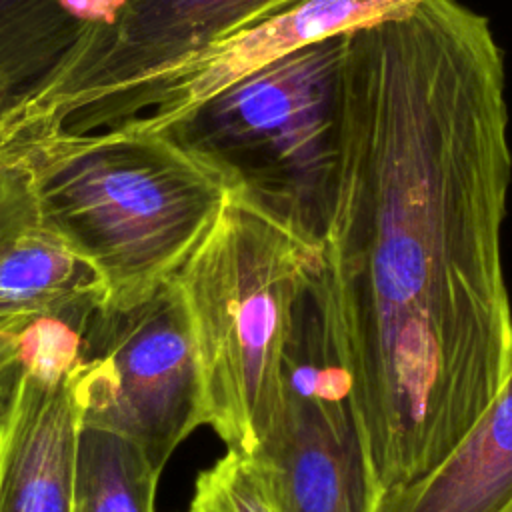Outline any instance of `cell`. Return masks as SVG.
Wrapping results in <instances>:
<instances>
[{
    "label": "cell",
    "instance_id": "1",
    "mask_svg": "<svg viewBox=\"0 0 512 512\" xmlns=\"http://www.w3.org/2000/svg\"><path fill=\"white\" fill-rule=\"evenodd\" d=\"M320 280L380 490L430 470L512 362L506 68L486 16L422 0L340 36Z\"/></svg>",
    "mask_w": 512,
    "mask_h": 512
},
{
    "label": "cell",
    "instance_id": "7",
    "mask_svg": "<svg viewBox=\"0 0 512 512\" xmlns=\"http://www.w3.org/2000/svg\"><path fill=\"white\" fill-rule=\"evenodd\" d=\"M422 0H300L64 114L46 134L164 132L226 88L304 46L392 18ZM44 136V134H42Z\"/></svg>",
    "mask_w": 512,
    "mask_h": 512
},
{
    "label": "cell",
    "instance_id": "14",
    "mask_svg": "<svg viewBox=\"0 0 512 512\" xmlns=\"http://www.w3.org/2000/svg\"><path fill=\"white\" fill-rule=\"evenodd\" d=\"M188 512H276L268 480L258 460L242 450L226 454L204 468L196 480Z\"/></svg>",
    "mask_w": 512,
    "mask_h": 512
},
{
    "label": "cell",
    "instance_id": "13",
    "mask_svg": "<svg viewBox=\"0 0 512 512\" xmlns=\"http://www.w3.org/2000/svg\"><path fill=\"white\" fill-rule=\"evenodd\" d=\"M158 480L160 472L134 440L94 426L80 428L74 512H156Z\"/></svg>",
    "mask_w": 512,
    "mask_h": 512
},
{
    "label": "cell",
    "instance_id": "10",
    "mask_svg": "<svg viewBox=\"0 0 512 512\" xmlns=\"http://www.w3.org/2000/svg\"><path fill=\"white\" fill-rule=\"evenodd\" d=\"M374 512H512V362L496 396L446 456L384 490Z\"/></svg>",
    "mask_w": 512,
    "mask_h": 512
},
{
    "label": "cell",
    "instance_id": "12",
    "mask_svg": "<svg viewBox=\"0 0 512 512\" xmlns=\"http://www.w3.org/2000/svg\"><path fill=\"white\" fill-rule=\"evenodd\" d=\"M86 28L62 0H0V120L50 82Z\"/></svg>",
    "mask_w": 512,
    "mask_h": 512
},
{
    "label": "cell",
    "instance_id": "16",
    "mask_svg": "<svg viewBox=\"0 0 512 512\" xmlns=\"http://www.w3.org/2000/svg\"><path fill=\"white\" fill-rule=\"evenodd\" d=\"M36 324L38 322L26 318L0 324V416L4 414L30 358Z\"/></svg>",
    "mask_w": 512,
    "mask_h": 512
},
{
    "label": "cell",
    "instance_id": "5",
    "mask_svg": "<svg viewBox=\"0 0 512 512\" xmlns=\"http://www.w3.org/2000/svg\"><path fill=\"white\" fill-rule=\"evenodd\" d=\"M82 426L140 444L162 474L200 426V378L176 276L128 306H94L72 360Z\"/></svg>",
    "mask_w": 512,
    "mask_h": 512
},
{
    "label": "cell",
    "instance_id": "15",
    "mask_svg": "<svg viewBox=\"0 0 512 512\" xmlns=\"http://www.w3.org/2000/svg\"><path fill=\"white\" fill-rule=\"evenodd\" d=\"M36 222L38 210L26 168L0 156V248Z\"/></svg>",
    "mask_w": 512,
    "mask_h": 512
},
{
    "label": "cell",
    "instance_id": "8",
    "mask_svg": "<svg viewBox=\"0 0 512 512\" xmlns=\"http://www.w3.org/2000/svg\"><path fill=\"white\" fill-rule=\"evenodd\" d=\"M296 2L124 0L112 24H88L50 82L0 120V150L42 136L76 106Z\"/></svg>",
    "mask_w": 512,
    "mask_h": 512
},
{
    "label": "cell",
    "instance_id": "4",
    "mask_svg": "<svg viewBox=\"0 0 512 512\" xmlns=\"http://www.w3.org/2000/svg\"><path fill=\"white\" fill-rule=\"evenodd\" d=\"M340 36L282 56L164 130L214 164L234 188L320 242L334 190L332 94Z\"/></svg>",
    "mask_w": 512,
    "mask_h": 512
},
{
    "label": "cell",
    "instance_id": "2",
    "mask_svg": "<svg viewBox=\"0 0 512 512\" xmlns=\"http://www.w3.org/2000/svg\"><path fill=\"white\" fill-rule=\"evenodd\" d=\"M0 156L26 168L38 222L96 270L102 306L134 304L172 280L234 188L164 132H54Z\"/></svg>",
    "mask_w": 512,
    "mask_h": 512
},
{
    "label": "cell",
    "instance_id": "11",
    "mask_svg": "<svg viewBox=\"0 0 512 512\" xmlns=\"http://www.w3.org/2000/svg\"><path fill=\"white\" fill-rule=\"evenodd\" d=\"M102 300L96 270L40 222L0 248V324L82 320Z\"/></svg>",
    "mask_w": 512,
    "mask_h": 512
},
{
    "label": "cell",
    "instance_id": "9",
    "mask_svg": "<svg viewBox=\"0 0 512 512\" xmlns=\"http://www.w3.org/2000/svg\"><path fill=\"white\" fill-rule=\"evenodd\" d=\"M74 354L76 342L58 358L44 356L32 344L0 416V512H74L82 428L72 380Z\"/></svg>",
    "mask_w": 512,
    "mask_h": 512
},
{
    "label": "cell",
    "instance_id": "6",
    "mask_svg": "<svg viewBox=\"0 0 512 512\" xmlns=\"http://www.w3.org/2000/svg\"><path fill=\"white\" fill-rule=\"evenodd\" d=\"M252 456L276 512H374L382 494L350 398L320 268L296 308L278 414Z\"/></svg>",
    "mask_w": 512,
    "mask_h": 512
},
{
    "label": "cell",
    "instance_id": "3",
    "mask_svg": "<svg viewBox=\"0 0 512 512\" xmlns=\"http://www.w3.org/2000/svg\"><path fill=\"white\" fill-rule=\"evenodd\" d=\"M322 242L240 188L176 274L200 378V426L254 454L278 414L298 302Z\"/></svg>",
    "mask_w": 512,
    "mask_h": 512
}]
</instances>
